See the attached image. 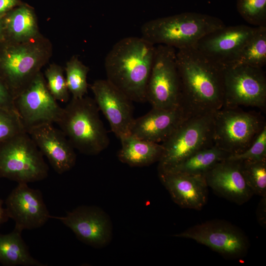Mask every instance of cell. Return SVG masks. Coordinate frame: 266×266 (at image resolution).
Listing matches in <instances>:
<instances>
[{
	"mask_svg": "<svg viewBox=\"0 0 266 266\" xmlns=\"http://www.w3.org/2000/svg\"><path fill=\"white\" fill-rule=\"evenodd\" d=\"M180 106L188 117L213 113L223 107V68L195 47L176 50Z\"/></svg>",
	"mask_w": 266,
	"mask_h": 266,
	"instance_id": "obj_1",
	"label": "cell"
},
{
	"mask_svg": "<svg viewBox=\"0 0 266 266\" xmlns=\"http://www.w3.org/2000/svg\"><path fill=\"white\" fill-rule=\"evenodd\" d=\"M156 46L142 36L126 37L116 42L105 58L106 79L132 101H147Z\"/></svg>",
	"mask_w": 266,
	"mask_h": 266,
	"instance_id": "obj_2",
	"label": "cell"
},
{
	"mask_svg": "<svg viewBox=\"0 0 266 266\" xmlns=\"http://www.w3.org/2000/svg\"><path fill=\"white\" fill-rule=\"evenodd\" d=\"M52 55L51 42L41 33L28 40L0 42V78L14 99L30 84Z\"/></svg>",
	"mask_w": 266,
	"mask_h": 266,
	"instance_id": "obj_3",
	"label": "cell"
},
{
	"mask_svg": "<svg viewBox=\"0 0 266 266\" xmlns=\"http://www.w3.org/2000/svg\"><path fill=\"white\" fill-rule=\"evenodd\" d=\"M225 26L219 18L208 14L184 12L145 22L141 36L152 44L164 45L176 50L195 47L208 33Z\"/></svg>",
	"mask_w": 266,
	"mask_h": 266,
	"instance_id": "obj_4",
	"label": "cell"
},
{
	"mask_svg": "<svg viewBox=\"0 0 266 266\" xmlns=\"http://www.w3.org/2000/svg\"><path fill=\"white\" fill-rule=\"evenodd\" d=\"M75 149L86 155H97L109 145V139L94 100L84 96L72 98L56 123Z\"/></svg>",
	"mask_w": 266,
	"mask_h": 266,
	"instance_id": "obj_5",
	"label": "cell"
},
{
	"mask_svg": "<svg viewBox=\"0 0 266 266\" xmlns=\"http://www.w3.org/2000/svg\"><path fill=\"white\" fill-rule=\"evenodd\" d=\"M29 133L22 132L0 143V177L27 183L42 181L49 167Z\"/></svg>",
	"mask_w": 266,
	"mask_h": 266,
	"instance_id": "obj_6",
	"label": "cell"
},
{
	"mask_svg": "<svg viewBox=\"0 0 266 266\" xmlns=\"http://www.w3.org/2000/svg\"><path fill=\"white\" fill-rule=\"evenodd\" d=\"M213 113L187 118L163 143L158 171L166 170L193 153L213 145Z\"/></svg>",
	"mask_w": 266,
	"mask_h": 266,
	"instance_id": "obj_7",
	"label": "cell"
},
{
	"mask_svg": "<svg viewBox=\"0 0 266 266\" xmlns=\"http://www.w3.org/2000/svg\"><path fill=\"white\" fill-rule=\"evenodd\" d=\"M265 125L256 114L222 107L213 113V144L230 155L241 153Z\"/></svg>",
	"mask_w": 266,
	"mask_h": 266,
	"instance_id": "obj_8",
	"label": "cell"
},
{
	"mask_svg": "<svg viewBox=\"0 0 266 266\" xmlns=\"http://www.w3.org/2000/svg\"><path fill=\"white\" fill-rule=\"evenodd\" d=\"M146 97V101L153 108L170 109L181 106L175 48L164 45H156Z\"/></svg>",
	"mask_w": 266,
	"mask_h": 266,
	"instance_id": "obj_9",
	"label": "cell"
},
{
	"mask_svg": "<svg viewBox=\"0 0 266 266\" xmlns=\"http://www.w3.org/2000/svg\"><path fill=\"white\" fill-rule=\"evenodd\" d=\"M222 107L240 106L264 108L266 104V77L262 68L235 64L223 69Z\"/></svg>",
	"mask_w": 266,
	"mask_h": 266,
	"instance_id": "obj_10",
	"label": "cell"
},
{
	"mask_svg": "<svg viewBox=\"0 0 266 266\" xmlns=\"http://www.w3.org/2000/svg\"><path fill=\"white\" fill-rule=\"evenodd\" d=\"M13 103L26 131L41 124L57 123L63 110L48 90L41 71L14 99Z\"/></svg>",
	"mask_w": 266,
	"mask_h": 266,
	"instance_id": "obj_11",
	"label": "cell"
},
{
	"mask_svg": "<svg viewBox=\"0 0 266 266\" xmlns=\"http://www.w3.org/2000/svg\"><path fill=\"white\" fill-rule=\"evenodd\" d=\"M174 236L193 239L229 258L243 257L249 248L248 240L240 229L220 220L195 225Z\"/></svg>",
	"mask_w": 266,
	"mask_h": 266,
	"instance_id": "obj_12",
	"label": "cell"
},
{
	"mask_svg": "<svg viewBox=\"0 0 266 266\" xmlns=\"http://www.w3.org/2000/svg\"><path fill=\"white\" fill-rule=\"evenodd\" d=\"M70 229L82 242L95 248L106 246L113 236L111 220L101 208L81 205L64 216H52Z\"/></svg>",
	"mask_w": 266,
	"mask_h": 266,
	"instance_id": "obj_13",
	"label": "cell"
},
{
	"mask_svg": "<svg viewBox=\"0 0 266 266\" xmlns=\"http://www.w3.org/2000/svg\"><path fill=\"white\" fill-rule=\"evenodd\" d=\"M256 28L244 25L225 26L202 37L195 48L223 69L235 64Z\"/></svg>",
	"mask_w": 266,
	"mask_h": 266,
	"instance_id": "obj_14",
	"label": "cell"
},
{
	"mask_svg": "<svg viewBox=\"0 0 266 266\" xmlns=\"http://www.w3.org/2000/svg\"><path fill=\"white\" fill-rule=\"evenodd\" d=\"M4 203L9 218L21 231L39 228L51 218L41 192L30 188L27 183H18Z\"/></svg>",
	"mask_w": 266,
	"mask_h": 266,
	"instance_id": "obj_15",
	"label": "cell"
},
{
	"mask_svg": "<svg viewBox=\"0 0 266 266\" xmlns=\"http://www.w3.org/2000/svg\"><path fill=\"white\" fill-rule=\"evenodd\" d=\"M90 88L99 110L108 121L116 136L120 139L131 133L134 119L133 101L106 79L95 81Z\"/></svg>",
	"mask_w": 266,
	"mask_h": 266,
	"instance_id": "obj_16",
	"label": "cell"
},
{
	"mask_svg": "<svg viewBox=\"0 0 266 266\" xmlns=\"http://www.w3.org/2000/svg\"><path fill=\"white\" fill-rule=\"evenodd\" d=\"M27 132L57 173L62 174L74 167L75 148L61 129L46 123L31 128Z\"/></svg>",
	"mask_w": 266,
	"mask_h": 266,
	"instance_id": "obj_17",
	"label": "cell"
},
{
	"mask_svg": "<svg viewBox=\"0 0 266 266\" xmlns=\"http://www.w3.org/2000/svg\"><path fill=\"white\" fill-rule=\"evenodd\" d=\"M207 186L219 196L242 205L254 195L241 173L238 161L225 159L204 175Z\"/></svg>",
	"mask_w": 266,
	"mask_h": 266,
	"instance_id": "obj_18",
	"label": "cell"
},
{
	"mask_svg": "<svg viewBox=\"0 0 266 266\" xmlns=\"http://www.w3.org/2000/svg\"><path fill=\"white\" fill-rule=\"evenodd\" d=\"M160 179L173 201L183 208L200 210L207 200V185L203 175L158 171Z\"/></svg>",
	"mask_w": 266,
	"mask_h": 266,
	"instance_id": "obj_19",
	"label": "cell"
},
{
	"mask_svg": "<svg viewBox=\"0 0 266 266\" xmlns=\"http://www.w3.org/2000/svg\"><path fill=\"white\" fill-rule=\"evenodd\" d=\"M188 117L181 106L170 109L152 107L146 114L134 119L131 133L144 140L163 143Z\"/></svg>",
	"mask_w": 266,
	"mask_h": 266,
	"instance_id": "obj_20",
	"label": "cell"
},
{
	"mask_svg": "<svg viewBox=\"0 0 266 266\" xmlns=\"http://www.w3.org/2000/svg\"><path fill=\"white\" fill-rule=\"evenodd\" d=\"M121 147L119 161L133 167L149 166L160 160L163 152L162 144L148 141L131 133L120 138Z\"/></svg>",
	"mask_w": 266,
	"mask_h": 266,
	"instance_id": "obj_21",
	"label": "cell"
},
{
	"mask_svg": "<svg viewBox=\"0 0 266 266\" xmlns=\"http://www.w3.org/2000/svg\"><path fill=\"white\" fill-rule=\"evenodd\" d=\"M5 39L28 40L40 34L33 8L23 3L3 16Z\"/></svg>",
	"mask_w": 266,
	"mask_h": 266,
	"instance_id": "obj_22",
	"label": "cell"
},
{
	"mask_svg": "<svg viewBox=\"0 0 266 266\" xmlns=\"http://www.w3.org/2000/svg\"><path fill=\"white\" fill-rule=\"evenodd\" d=\"M21 231L0 233V264L4 266H45L34 258L22 236Z\"/></svg>",
	"mask_w": 266,
	"mask_h": 266,
	"instance_id": "obj_23",
	"label": "cell"
},
{
	"mask_svg": "<svg viewBox=\"0 0 266 266\" xmlns=\"http://www.w3.org/2000/svg\"><path fill=\"white\" fill-rule=\"evenodd\" d=\"M229 156V154L213 144L196 152L179 163L163 171L204 175L216 164Z\"/></svg>",
	"mask_w": 266,
	"mask_h": 266,
	"instance_id": "obj_24",
	"label": "cell"
},
{
	"mask_svg": "<svg viewBox=\"0 0 266 266\" xmlns=\"http://www.w3.org/2000/svg\"><path fill=\"white\" fill-rule=\"evenodd\" d=\"M235 64L263 68L266 64V26L257 27L246 42Z\"/></svg>",
	"mask_w": 266,
	"mask_h": 266,
	"instance_id": "obj_25",
	"label": "cell"
},
{
	"mask_svg": "<svg viewBox=\"0 0 266 266\" xmlns=\"http://www.w3.org/2000/svg\"><path fill=\"white\" fill-rule=\"evenodd\" d=\"M90 70L77 56H73L66 63V79L68 91L72 98L78 99L88 92L87 75Z\"/></svg>",
	"mask_w": 266,
	"mask_h": 266,
	"instance_id": "obj_26",
	"label": "cell"
},
{
	"mask_svg": "<svg viewBox=\"0 0 266 266\" xmlns=\"http://www.w3.org/2000/svg\"><path fill=\"white\" fill-rule=\"evenodd\" d=\"M238 162L242 176L253 194L266 197V160Z\"/></svg>",
	"mask_w": 266,
	"mask_h": 266,
	"instance_id": "obj_27",
	"label": "cell"
},
{
	"mask_svg": "<svg viewBox=\"0 0 266 266\" xmlns=\"http://www.w3.org/2000/svg\"><path fill=\"white\" fill-rule=\"evenodd\" d=\"M44 75L47 88L52 96L57 101H68L70 93L62 67L52 63L46 68Z\"/></svg>",
	"mask_w": 266,
	"mask_h": 266,
	"instance_id": "obj_28",
	"label": "cell"
},
{
	"mask_svg": "<svg viewBox=\"0 0 266 266\" xmlns=\"http://www.w3.org/2000/svg\"><path fill=\"white\" fill-rule=\"evenodd\" d=\"M236 8L249 24L266 26V0H237Z\"/></svg>",
	"mask_w": 266,
	"mask_h": 266,
	"instance_id": "obj_29",
	"label": "cell"
},
{
	"mask_svg": "<svg viewBox=\"0 0 266 266\" xmlns=\"http://www.w3.org/2000/svg\"><path fill=\"white\" fill-rule=\"evenodd\" d=\"M25 131L15 110L0 107V143Z\"/></svg>",
	"mask_w": 266,
	"mask_h": 266,
	"instance_id": "obj_30",
	"label": "cell"
},
{
	"mask_svg": "<svg viewBox=\"0 0 266 266\" xmlns=\"http://www.w3.org/2000/svg\"><path fill=\"white\" fill-rule=\"evenodd\" d=\"M227 159L236 161L266 160V125L247 149L241 153L231 155Z\"/></svg>",
	"mask_w": 266,
	"mask_h": 266,
	"instance_id": "obj_31",
	"label": "cell"
},
{
	"mask_svg": "<svg viewBox=\"0 0 266 266\" xmlns=\"http://www.w3.org/2000/svg\"><path fill=\"white\" fill-rule=\"evenodd\" d=\"M13 101L12 95L0 78V107L15 110Z\"/></svg>",
	"mask_w": 266,
	"mask_h": 266,
	"instance_id": "obj_32",
	"label": "cell"
},
{
	"mask_svg": "<svg viewBox=\"0 0 266 266\" xmlns=\"http://www.w3.org/2000/svg\"><path fill=\"white\" fill-rule=\"evenodd\" d=\"M23 3L21 0H0V17Z\"/></svg>",
	"mask_w": 266,
	"mask_h": 266,
	"instance_id": "obj_33",
	"label": "cell"
},
{
	"mask_svg": "<svg viewBox=\"0 0 266 266\" xmlns=\"http://www.w3.org/2000/svg\"><path fill=\"white\" fill-rule=\"evenodd\" d=\"M4 201L0 199V227L9 219L5 207H3Z\"/></svg>",
	"mask_w": 266,
	"mask_h": 266,
	"instance_id": "obj_34",
	"label": "cell"
},
{
	"mask_svg": "<svg viewBox=\"0 0 266 266\" xmlns=\"http://www.w3.org/2000/svg\"><path fill=\"white\" fill-rule=\"evenodd\" d=\"M5 39L3 16L0 17V42Z\"/></svg>",
	"mask_w": 266,
	"mask_h": 266,
	"instance_id": "obj_35",
	"label": "cell"
}]
</instances>
